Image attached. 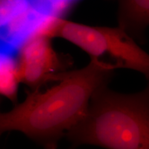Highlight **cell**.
<instances>
[{"label": "cell", "instance_id": "1", "mask_svg": "<svg viewBox=\"0 0 149 149\" xmlns=\"http://www.w3.org/2000/svg\"><path fill=\"white\" fill-rule=\"evenodd\" d=\"M117 67L102 59L58 74L46 90H31L21 103L0 115V132L17 130L44 149H57L59 141L88 110L91 98L107 86Z\"/></svg>", "mask_w": 149, "mask_h": 149}, {"label": "cell", "instance_id": "2", "mask_svg": "<svg viewBox=\"0 0 149 149\" xmlns=\"http://www.w3.org/2000/svg\"><path fill=\"white\" fill-rule=\"evenodd\" d=\"M72 148L87 144L106 149H149V84L134 94L107 86L94 93L84 117L66 134Z\"/></svg>", "mask_w": 149, "mask_h": 149}, {"label": "cell", "instance_id": "3", "mask_svg": "<svg viewBox=\"0 0 149 149\" xmlns=\"http://www.w3.org/2000/svg\"><path fill=\"white\" fill-rule=\"evenodd\" d=\"M50 40L44 35L33 34L19 48L17 62L20 80L31 90L42 88L47 83L55 81L64 68Z\"/></svg>", "mask_w": 149, "mask_h": 149}, {"label": "cell", "instance_id": "4", "mask_svg": "<svg viewBox=\"0 0 149 149\" xmlns=\"http://www.w3.org/2000/svg\"><path fill=\"white\" fill-rule=\"evenodd\" d=\"M37 33L51 39H64L86 53L91 59H101L107 53V38L104 27L90 26L52 16Z\"/></svg>", "mask_w": 149, "mask_h": 149}, {"label": "cell", "instance_id": "5", "mask_svg": "<svg viewBox=\"0 0 149 149\" xmlns=\"http://www.w3.org/2000/svg\"><path fill=\"white\" fill-rule=\"evenodd\" d=\"M107 38V53L117 68H128L142 73L149 79V54L124 29L104 27Z\"/></svg>", "mask_w": 149, "mask_h": 149}, {"label": "cell", "instance_id": "6", "mask_svg": "<svg viewBox=\"0 0 149 149\" xmlns=\"http://www.w3.org/2000/svg\"><path fill=\"white\" fill-rule=\"evenodd\" d=\"M118 6L119 26L134 39L142 40L149 26V0H115Z\"/></svg>", "mask_w": 149, "mask_h": 149}, {"label": "cell", "instance_id": "7", "mask_svg": "<svg viewBox=\"0 0 149 149\" xmlns=\"http://www.w3.org/2000/svg\"><path fill=\"white\" fill-rule=\"evenodd\" d=\"M19 83L17 59L3 52L0 58V93L11 102H16Z\"/></svg>", "mask_w": 149, "mask_h": 149}, {"label": "cell", "instance_id": "8", "mask_svg": "<svg viewBox=\"0 0 149 149\" xmlns=\"http://www.w3.org/2000/svg\"><path fill=\"white\" fill-rule=\"evenodd\" d=\"M0 6L1 26L3 27L26 13L35 4L33 0H1Z\"/></svg>", "mask_w": 149, "mask_h": 149}, {"label": "cell", "instance_id": "9", "mask_svg": "<svg viewBox=\"0 0 149 149\" xmlns=\"http://www.w3.org/2000/svg\"><path fill=\"white\" fill-rule=\"evenodd\" d=\"M69 1H70V0H69Z\"/></svg>", "mask_w": 149, "mask_h": 149}]
</instances>
